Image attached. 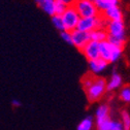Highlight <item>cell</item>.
<instances>
[{
  "label": "cell",
  "instance_id": "obj_19",
  "mask_svg": "<svg viewBox=\"0 0 130 130\" xmlns=\"http://www.w3.org/2000/svg\"><path fill=\"white\" fill-rule=\"evenodd\" d=\"M95 76H96V75H94V74H92V73H87V74H85V75L83 76V78H82V87H83L84 90H87V89L92 85Z\"/></svg>",
  "mask_w": 130,
  "mask_h": 130
},
{
  "label": "cell",
  "instance_id": "obj_23",
  "mask_svg": "<svg viewBox=\"0 0 130 130\" xmlns=\"http://www.w3.org/2000/svg\"><path fill=\"white\" fill-rule=\"evenodd\" d=\"M60 36L65 42L71 44V31H62L60 32Z\"/></svg>",
  "mask_w": 130,
  "mask_h": 130
},
{
  "label": "cell",
  "instance_id": "obj_1",
  "mask_svg": "<svg viewBox=\"0 0 130 130\" xmlns=\"http://www.w3.org/2000/svg\"><path fill=\"white\" fill-rule=\"evenodd\" d=\"M106 92V79L101 76H95L92 85L85 90L87 99L90 103H95L101 100Z\"/></svg>",
  "mask_w": 130,
  "mask_h": 130
},
{
  "label": "cell",
  "instance_id": "obj_27",
  "mask_svg": "<svg viewBox=\"0 0 130 130\" xmlns=\"http://www.w3.org/2000/svg\"><path fill=\"white\" fill-rule=\"evenodd\" d=\"M91 1H93V2H96V1H98V0H91Z\"/></svg>",
  "mask_w": 130,
  "mask_h": 130
},
{
  "label": "cell",
  "instance_id": "obj_18",
  "mask_svg": "<svg viewBox=\"0 0 130 130\" xmlns=\"http://www.w3.org/2000/svg\"><path fill=\"white\" fill-rule=\"evenodd\" d=\"M52 23L53 25L55 26V28L62 32V31H65V26H64V23H63V20H62V17L59 14H54L52 17Z\"/></svg>",
  "mask_w": 130,
  "mask_h": 130
},
{
  "label": "cell",
  "instance_id": "obj_7",
  "mask_svg": "<svg viewBox=\"0 0 130 130\" xmlns=\"http://www.w3.org/2000/svg\"><path fill=\"white\" fill-rule=\"evenodd\" d=\"M88 62H89L90 73H92L96 76H99V74L102 73L107 68V65L109 64L101 58H98L96 60H92V61H88Z\"/></svg>",
  "mask_w": 130,
  "mask_h": 130
},
{
  "label": "cell",
  "instance_id": "obj_21",
  "mask_svg": "<svg viewBox=\"0 0 130 130\" xmlns=\"http://www.w3.org/2000/svg\"><path fill=\"white\" fill-rule=\"evenodd\" d=\"M111 122H112V119L109 118V119H107L105 121H102L100 123H97V124H95L96 125V129L97 130H110Z\"/></svg>",
  "mask_w": 130,
  "mask_h": 130
},
{
  "label": "cell",
  "instance_id": "obj_4",
  "mask_svg": "<svg viewBox=\"0 0 130 130\" xmlns=\"http://www.w3.org/2000/svg\"><path fill=\"white\" fill-rule=\"evenodd\" d=\"M91 40L90 33L85 31H80L78 29H74L71 31V44L74 45L78 51L82 52V50L85 47V45Z\"/></svg>",
  "mask_w": 130,
  "mask_h": 130
},
{
  "label": "cell",
  "instance_id": "obj_17",
  "mask_svg": "<svg viewBox=\"0 0 130 130\" xmlns=\"http://www.w3.org/2000/svg\"><path fill=\"white\" fill-rule=\"evenodd\" d=\"M106 40H107L109 43L116 45V46L123 47L126 39H125V36H111V35H108Z\"/></svg>",
  "mask_w": 130,
  "mask_h": 130
},
{
  "label": "cell",
  "instance_id": "obj_20",
  "mask_svg": "<svg viewBox=\"0 0 130 130\" xmlns=\"http://www.w3.org/2000/svg\"><path fill=\"white\" fill-rule=\"evenodd\" d=\"M121 122L123 124L124 130H130V113L127 110H122Z\"/></svg>",
  "mask_w": 130,
  "mask_h": 130
},
{
  "label": "cell",
  "instance_id": "obj_22",
  "mask_svg": "<svg viewBox=\"0 0 130 130\" xmlns=\"http://www.w3.org/2000/svg\"><path fill=\"white\" fill-rule=\"evenodd\" d=\"M68 6L65 5L63 2H61L60 0H55V14L61 15L65 10H66Z\"/></svg>",
  "mask_w": 130,
  "mask_h": 130
},
{
  "label": "cell",
  "instance_id": "obj_13",
  "mask_svg": "<svg viewBox=\"0 0 130 130\" xmlns=\"http://www.w3.org/2000/svg\"><path fill=\"white\" fill-rule=\"evenodd\" d=\"M107 32L105 29H102V28H99V29H95L93 31L90 32V37H91V40L93 41H97V42H101V41H104L107 39Z\"/></svg>",
  "mask_w": 130,
  "mask_h": 130
},
{
  "label": "cell",
  "instance_id": "obj_10",
  "mask_svg": "<svg viewBox=\"0 0 130 130\" xmlns=\"http://www.w3.org/2000/svg\"><path fill=\"white\" fill-rule=\"evenodd\" d=\"M122 84H123L122 76L117 72H112V74L110 75V77L108 79V82L106 80V91L107 92L115 91V90L119 89L120 87H122Z\"/></svg>",
  "mask_w": 130,
  "mask_h": 130
},
{
  "label": "cell",
  "instance_id": "obj_14",
  "mask_svg": "<svg viewBox=\"0 0 130 130\" xmlns=\"http://www.w3.org/2000/svg\"><path fill=\"white\" fill-rule=\"evenodd\" d=\"M94 124H95L94 118L92 116H87L77 124L76 130H92Z\"/></svg>",
  "mask_w": 130,
  "mask_h": 130
},
{
  "label": "cell",
  "instance_id": "obj_16",
  "mask_svg": "<svg viewBox=\"0 0 130 130\" xmlns=\"http://www.w3.org/2000/svg\"><path fill=\"white\" fill-rule=\"evenodd\" d=\"M119 98H120V100H122L126 103H130V86L122 87V89L120 90V93H119Z\"/></svg>",
  "mask_w": 130,
  "mask_h": 130
},
{
  "label": "cell",
  "instance_id": "obj_15",
  "mask_svg": "<svg viewBox=\"0 0 130 130\" xmlns=\"http://www.w3.org/2000/svg\"><path fill=\"white\" fill-rule=\"evenodd\" d=\"M119 0H98V1L95 2L99 12H103L104 10H106L111 6H117Z\"/></svg>",
  "mask_w": 130,
  "mask_h": 130
},
{
  "label": "cell",
  "instance_id": "obj_9",
  "mask_svg": "<svg viewBox=\"0 0 130 130\" xmlns=\"http://www.w3.org/2000/svg\"><path fill=\"white\" fill-rule=\"evenodd\" d=\"M101 15L106 21H123V13L118 5L107 8L101 13Z\"/></svg>",
  "mask_w": 130,
  "mask_h": 130
},
{
  "label": "cell",
  "instance_id": "obj_5",
  "mask_svg": "<svg viewBox=\"0 0 130 130\" xmlns=\"http://www.w3.org/2000/svg\"><path fill=\"white\" fill-rule=\"evenodd\" d=\"M82 54L86 57L88 61L96 60L100 58V53H99V42L90 40L85 47L82 50Z\"/></svg>",
  "mask_w": 130,
  "mask_h": 130
},
{
  "label": "cell",
  "instance_id": "obj_8",
  "mask_svg": "<svg viewBox=\"0 0 130 130\" xmlns=\"http://www.w3.org/2000/svg\"><path fill=\"white\" fill-rule=\"evenodd\" d=\"M110 118V107L107 103H101L95 110V124L100 123Z\"/></svg>",
  "mask_w": 130,
  "mask_h": 130
},
{
  "label": "cell",
  "instance_id": "obj_26",
  "mask_svg": "<svg viewBox=\"0 0 130 130\" xmlns=\"http://www.w3.org/2000/svg\"><path fill=\"white\" fill-rule=\"evenodd\" d=\"M61 2H63L65 5H67V6H71V5H73V3H74V1L75 0H60Z\"/></svg>",
  "mask_w": 130,
  "mask_h": 130
},
{
  "label": "cell",
  "instance_id": "obj_2",
  "mask_svg": "<svg viewBox=\"0 0 130 130\" xmlns=\"http://www.w3.org/2000/svg\"><path fill=\"white\" fill-rule=\"evenodd\" d=\"M73 6L80 18H91L100 14L95 2L91 0H75Z\"/></svg>",
  "mask_w": 130,
  "mask_h": 130
},
{
  "label": "cell",
  "instance_id": "obj_25",
  "mask_svg": "<svg viewBox=\"0 0 130 130\" xmlns=\"http://www.w3.org/2000/svg\"><path fill=\"white\" fill-rule=\"evenodd\" d=\"M11 105H12L13 107H20V106L22 105V103H21V101L18 100V99H12V100H11Z\"/></svg>",
  "mask_w": 130,
  "mask_h": 130
},
{
  "label": "cell",
  "instance_id": "obj_24",
  "mask_svg": "<svg viewBox=\"0 0 130 130\" xmlns=\"http://www.w3.org/2000/svg\"><path fill=\"white\" fill-rule=\"evenodd\" d=\"M110 130H124L122 122L121 121H117V120H112Z\"/></svg>",
  "mask_w": 130,
  "mask_h": 130
},
{
  "label": "cell",
  "instance_id": "obj_12",
  "mask_svg": "<svg viewBox=\"0 0 130 130\" xmlns=\"http://www.w3.org/2000/svg\"><path fill=\"white\" fill-rule=\"evenodd\" d=\"M35 2L48 15L55 14V0H35Z\"/></svg>",
  "mask_w": 130,
  "mask_h": 130
},
{
  "label": "cell",
  "instance_id": "obj_11",
  "mask_svg": "<svg viewBox=\"0 0 130 130\" xmlns=\"http://www.w3.org/2000/svg\"><path fill=\"white\" fill-rule=\"evenodd\" d=\"M111 51H112V44L109 43L107 40L99 42V53H100V58L109 63L110 61V56H111Z\"/></svg>",
  "mask_w": 130,
  "mask_h": 130
},
{
  "label": "cell",
  "instance_id": "obj_3",
  "mask_svg": "<svg viewBox=\"0 0 130 130\" xmlns=\"http://www.w3.org/2000/svg\"><path fill=\"white\" fill-rule=\"evenodd\" d=\"M61 17L66 31H73L74 29H76L80 17L73 5L68 6L66 10L61 14Z\"/></svg>",
  "mask_w": 130,
  "mask_h": 130
},
{
  "label": "cell",
  "instance_id": "obj_6",
  "mask_svg": "<svg viewBox=\"0 0 130 130\" xmlns=\"http://www.w3.org/2000/svg\"><path fill=\"white\" fill-rule=\"evenodd\" d=\"M108 35L125 36V25L123 21H108L105 27Z\"/></svg>",
  "mask_w": 130,
  "mask_h": 130
}]
</instances>
